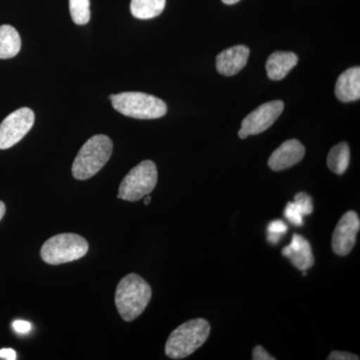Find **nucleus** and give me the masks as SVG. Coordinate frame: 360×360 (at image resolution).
<instances>
[{"mask_svg":"<svg viewBox=\"0 0 360 360\" xmlns=\"http://www.w3.org/2000/svg\"><path fill=\"white\" fill-rule=\"evenodd\" d=\"M295 203L297 206L300 212H302L303 217L304 215L311 214L314 212V201L309 194L305 193H300L295 196Z\"/></svg>","mask_w":360,"mask_h":360,"instance_id":"aec40b11","label":"nucleus"},{"mask_svg":"<svg viewBox=\"0 0 360 360\" xmlns=\"http://www.w3.org/2000/svg\"><path fill=\"white\" fill-rule=\"evenodd\" d=\"M0 359L4 360H15L18 359L16 356V352H14L11 348H4L0 350Z\"/></svg>","mask_w":360,"mask_h":360,"instance_id":"393cba45","label":"nucleus"},{"mask_svg":"<svg viewBox=\"0 0 360 360\" xmlns=\"http://www.w3.org/2000/svg\"><path fill=\"white\" fill-rule=\"evenodd\" d=\"M286 232H288V225L284 224L283 220H274L267 226V241L271 245H276Z\"/></svg>","mask_w":360,"mask_h":360,"instance_id":"6ab92c4d","label":"nucleus"},{"mask_svg":"<svg viewBox=\"0 0 360 360\" xmlns=\"http://www.w3.org/2000/svg\"><path fill=\"white\" fill-rule=\"evenodd\" d=\"M210 335V322L203 319L184 322L170 333L165 345V354L172 359H182L205 345Z\"/></svg>","mask_w":360,"mask_h":360,"instance_id":"f03ea898","label":"nucleus"},{"mask_svg":"<svg viewBox=\"0 0 360 360\" xmlns=\"http://www.w3.org/2000/svg\"><path fill=\"white\" fill-rule=\"evenodd\" d=\"M298 63V56L291 51H276L270 54L267 58L266 68L267 75L271 80L279 82L283 79L288 72Z\"/></svg>","mask_w":360,"mask_h":360,"instance_id":"4468645a","label":"nucleus"},{"mask_svg":"<svg viewBox=\"0 0 360 360\" xmlns=\"http://www.w3.org/2000/svg\"><path fill=\"white\" fill-rule=\"evenodd\" d=\"M284 217L295 226H302L303 225V215L295 202L288 203L285 210H284Z\"/></svg>","mask_w":360,"mask_h":360,"instance_id":"412c9836","label":"nucleus"},{"mask_svg":"<svg viewBox=\"0 0 360 360\" xmlns=\"http://www.w3.org/2000/svg\"><path fill=\"white\" fill-rule=\"evenodd\" d=\"M335 96L341 103H352L360 98L359 66L341 73L335 84Z\"/></svg>","mask_w":360,"mask_h":360,"instance_id":"ddd939ff","label":"nucleus"},{"mask_svg":"<svg viewBox=\"0 0 360 360\" xmlns=\"http://www.w3.org/2000/svg\"><path fill=\"white\" fill-rule=\"evenodd\" d=\"M6 205H4L2 201H0V220L2 219V217H4V214H6Z\"/></svg>","mask_w":360,"mask_h":360,"instance_id":"a878e982","label":"nucleus"},{"mask_svg":"<svg viewBox=\"0 0 360 360\" xmlns=\"http://www.w3.org/2000/svg\"><path fill=\"white\" fill-rule=\"evenodd\" d=\"M240 0H222V2L225 4H229V6H231V4H238Z\"/></svg>","mask_w":360,"mask_h":360,"instance_id":"bb28decb","label":"nucleus"},{"mask_svg":"<svg viewBox=\"0 0 360 360\" xmlns=\"http://www.w3.org/2000/svg\"><path fill=\"white\" fill-rule=\"evenodd\" d=\"M252 359L253 360H276V357H272L271 355L260 345H257L252 350Z\"/></svg>","mask_w":360,"mask_h":360,"instance_id":"4be33fe9","label":"nucleus"},{"mask_svg":"<svg viewBox=\"0 0 360 360\" xmlns=\"http://www.w3.org/2000/svg\"><path fill=\"white\" fill-rule=\"evenodd\" d=\"M34 112L22 108L11 113L0 124V149H8L18 143L34 124Z\"/></svg>","mask_w":360,"mask_h":360,"instance_id":"0eeeda50","label":"nucleus"},{"mask_svg":"<svg viewBox=\"0 0 360 360\" xmlns=\"http://www.w3.org/2000/svg\"><path fill=\"white\" fill-rule=\"evenodd\" d=\"M112 150V141L106 135L90 137L73 161L71 169L73 177L77 180H86L94 176L110 160Z\"/></svg>","mask_w":360,"mask_h":360,"instance_id":"7ed1b4c3","label":"nucleus"},{"mask_svg":"<svg viewBox=\"0 0 360 360\" xmlns=\"http://www.w3.org/2000/svg\"><path fill=\"white\" fill-rule=\"evenodd\" d=\"M350 151L347 142H340L330 149L328 155V167L335 174L347 172L349 165Z\"/></svg>","mask_w":360,"mask_h":360,"instance_id":"f3484780","label":"nucleus"},{"mask_svg":"<svg viewBox=\"0 0 360 360\" xmlns=\"http://www.w3.org/2000/svg\"><path fill=\"white\" fill-rule=\"evenodd\" d=\"M328 360H359L357 355L345 352H333L328 357Z\"/></svg>","mask_w":360,"mask_h":360,"instance_id":"5701e85b","label":"nucleus"},{"mask_svg":"<svg viewBox=\"0 0 360 360\" xmlns=\"http://www.w3.org/2000/svg\"><path fill=\"white\" fill-rule=\"evenodd\" d=\"M250 51L246 45H236L220 52L217 58V70L224 77L238 75L245 68Z\"/></svg>","mask_w":360,"mask_h":360,"instance_id":"9b49d317","label":"nucleus"},{"mask_svg":"<svg viewBox=\"0 0 360 360\" xmlns=\"http://www.w3.org/2000/svg\"><path fill=\"white\" fill-rule=\"evenodd\" d=\"M304 155L305 148L302 142L290 139L274 151L269 160V167L274 172H281L300 163Z\"/></svg>","mask_w":360,"mask_h":360,"instance_id":"9d476101","label":"nucleus"},{"mask_svg":"<svg viewBox=\"0 0 360 360\" xmlns=\"http://www.w3.org/2000/svg\"><path fill=\"white\" fill-rule=\"evenodd\" d=\"M167 0H131L130 11L139 20H151L165 11Z\"/></svg>","mask_w":360,"mask_h":360,"instance_id":"dca6fc26","label":"nucleus"},{"mask_svg":"<svg viewBox=\"0 0 360 360\" xmlns=\"http://www.w3.org/2000/svg\"><path fill=\"white\" fill-rule=\"evenodd\" d=\"M13 326L14 330H15L16 333H22V335H25V333H28L30 330H32V324H30V322L25 321H14Z\"/></svg>","mask_w":360,"mask_h":360,"instance_id":"b1692460","label":"nucleus"},{"mask_svg":"<svg viewBox=\"0 0 360 360\" xmlns=\"http://www.w3.org/2000/svg\"><path fill=\"white\" fill-rule=\"evenodd\" d=\"M238 136H239V139H248V135L245 134V132H243V130H239L238 131Z\"/></svg>","mask_w":360,"mask_h":360,"instance_id":"cd10ccee","label":"nucleus"},{"mask_svg":"<svg viewBox=\"0 0 360 360\" xmlns=\"http://www.w3.org/2000/svg\"><path fill=\"white\" fill-rule=\"evenodd\" d=\"M20 33L11 25L0 26V59L13 58L20 53Z\"/></svg>","mask_w":360,"mask_h":360,"instance_id":"2eb2a0df","label":"nucleus"},{"mask_svg":"<svg viewBox=\"0 0 360 360\" xmlns=\"http://www.w3.org/2000/svg\"><path fill=\"white\" fill-rule=\"evenodd\" d=\"M112 108L129 117L156 120L167 115V105L158 97L143 92H122L110 96Z\"/></svg>","mask_w":360,"mask_h":360,"instance_id":"20e7f679","label":"nucleus"},{"mask_svg":"<svg viewBox=\"0 0 360 360\" xmlns=\"http://www.w3.org/2000/svg\"><path fill=\"white\" fill-rule=\"evenodd\" d=\"M360 229L359 214L355 212H347L343 214L333 232L331 246L336 255L345 257L354 250L356 236Z\"/></svg>","mask_w":360,"mask_h":360,"instance_id":"6e6552de","label":"nucleus"},{"mask_svg":"<svg viewBox=\"0 0 360 360\" xmlns=\"http://www.w3.org/2000/svg\"><path fill=\"white\" fill-rule=\"evenodd\" d=\"M283 110L284 103L281 101L262 104L257 110L246 116L241 123L240 129L245 132L248 136L262 134L276 122Z\"/></svg>","mask_w":360,"mask_h":360,"instance_id":"1a4fd4ad","label":"nucleus"},{"mask_svg":"<svg viewBox=\"0 0 360 360\" xmlns=\"http://www.w3.org/2000/svg\"><path fill=\"white\" fill-rule=\"evenodd\" d=\"M89 251L86 239L75 233H61L45 241L40 257L46 264L58 265L84 257Z\"/></svg>","mask_w":360,"mask_h":360,"instance_id":"39448f33","label":"nucleus"},{"mask_svg":"<svg viewBox=\"0 0 360 360\" xmlns=\"http://www.w3.org/2000/svg\"><path fill=\"white\" fill-rule=\"evenodd\" d=\"M70 11L73 22L77 25H84L90 20L89 0H70Z\"/></svg>","mask_w":360,"mask_h":360,"instance_id":"a211bd4d","label":"nucleus"},{"mask_svg":"<svg viewBox=\"0 0 360 360\" xmlns=\"http://www.w3.org/2000/svg\"><path fill=\"white\" fill-rule=\"evenodd\" d=\"M144 198H144V205H148L151 201L150 196H149V194H148V195H146V196H144Z\"/></svg>","mask_w":360,"mask_h":360,"instance_id":"c85d7f7f","label":"nucleus"},{"mask_svg":"<svg viewBox=\"0 0 360 360\" xmlns=\"http://www.w3.org/2000/svg\"><path fill=\"white\" fill-rule=\"evenodd\" d=\"M153 295L150 285L139 274H130L118 283L115 304L123 321H134L146 310Z\"/></svg>","mask_w":360,"mask_h":360,"instance_id":"f257e3e1","label":"nucleus"},{"mask_svg":"<svg viewBox=\"0 0 360 360\" xmlns=\"http://www.w3.org/2000/svg\"><path fill=\"white\" fill-rule=\"evenodd\" d=\"M283 255L288 257L291 264L302 271H307L314 264L311 246L309 241L300 234H293L290 245L283 248Z\"/></svg>","mask_w":360,"mask_h":360,"instance_id":"f8f14e48","label":"nucleus"},{"mask_svg":"<svg viewBox=\"0 0 360 360\" xmlns=\"http://www.w3.org/2000/svg\"><path fill=\"white\" fill-rule=\"evenodd\" d=\"M158 177L155 163L151 160L142 161L123 179L117 198L131 202L141 200L153 193L158 184Z\"/></svg>","mask_w":360,"mask_h":360,"instance_id":"423d86ee","label":"nucleus"}]
</instances>
